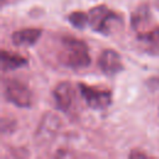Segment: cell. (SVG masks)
I'll list each match as a JSON object with an SVG mask.
<instances>
[{
	"label": "cell",
	"instance_id": "7c38bea8",
	"mask_svg": "<svg viewBox=\"0 0 159 159\" xmlns=\"http://www.w3.org/2000/svg\"><path fill=\"white\" fill-rule=\"evenodd\" d=\"M68 22L80 30H83L86 26H88V14L83 11H73L67 16Z\"/></svg>",
	"mask_w": 159,
	"mask_h": 159
},
{
	"label": "cell",
	"instance_id": "3957f363",
	"mask_svg": "<svg viewBox=\"0 0 159 159\" xmlns=\"http://www.w3.org/2000/svg\"><path fill=\"white\" fill-rule=\"evenodd\" d=\"M119 16L106 5H97L88 11V26L94 31L103 35L109 34L111 24L118 21Z\"/></svg>",
	"mask_w": 159,
	"mask_h": 159
},
{
	"label": "cell",
	"instance_id": "9c48e42d",
	"mask_svg": "<svg viewBox=\"0 0 159 159\" xmlns=\"http://www.w3.org/2000/svg\"><path fill=\"white\" fill-rule=\"evenodd\" d=\"M138 42L152 55H159V27L147 30L138 34Z\"/></svg>",
	"mask_w": 159,
	"mask_h": 159
},
{
	"label": "cell",
	"instance_id": "ba28073f",
	"mask_svg": "<svg viewBox=\"0 0 159 159\" xmlns=\"http://www.w3.org/2000/svg\"><path fill=\"white\" fill-rule=\"evenodd\" d=\"M42 35V30L37 27H26L16 30L11 35V41L15 46H32Z\"/></svg>",
	"mask_w": 159,
	"mask_h": 159
},
{
	"label": "cell",
	"instance_id": "52a82bcc",
	"mask_svg": "<svg viewBox=\"0 0 159 159\" xmlns=\"http://www.w3.org/2000/svg\"><path fill=\"white\" fill-rule=\"evenodd\" d=\"M58 127H60L58 118H57L55 114H52V113H47V114L42 118L40 125H39V128H37L36 139L40 140V143L48 142V140L56 134Z\"/></svg>",
	"mask_w": 159,
	"mask_h": 159
},
{
	"label": "cell",
	"instance_id": "6da1fadb",
	"mask_svg": "<svg viewBox=\"0 0 159 159\" xmlns=\"http://www.w3.org/2000/svg\"><path fill=\"white\" fill-rule=\"evenodd\" d=\"M62 50L58 56V61L68 68L82 70L89 66L91 56L88 52V46L84 41L78 40L72 36H63L61 39Z\"/></svg>",
	"mask_w": 159,
	"mask_h": 159
},
{
	"label": "cell",
	"instance_id": "4fadbf2b",
	"mask_svg": "<svg viewBox=\"0 0 159 159\" xmlns=\"http://www.w3.org/2000/svg\"><path fill=\"white\" fill-rule=\"evenodd\" d=\"M129 157L130 158H139V157L145 158V157H148V154L147 153H143V152H139V150H132L129 153Z\"/></svg>",
	"mask_w": 159,
	"mask_h": 159
},
{
	"label": "cell",
	"instance_id": "277c9868",
	"mask_svg": "<svg viewBox=\"0 0 159 159\" xmlns=\"http://www.w3.org/2000/svg\"><path fill=\"white\" fill-rule=\"evenodd\" d=\"M77 88L86 104L96 111H102L112 104V92L109 89H101L86 83H78Z\"/></svg>",
	"mask_w": 159,
	"mask_h": 159
},
{
	"label": "cell",
	"instance_id": "5b68a950",
	"mask_svg": "<svg viewBox=\"0 0 159 159\" xmlns=\"http://www.w3.org/2000/svg\"><path fill=\"white\" fill-rule=\"evenodd\" d=\"M52 96L57 109L65 113H70L75 103V89L72 84L67 81L57 83L52 91Z\"/></svg>",
	"mask_w": 159,
	"mask_h": 159
},
{
	"label": "cell",
	"instance_id": "8fae6325",
	"mask_svg": "<svg viewBox=\"0 0 159 159\" xmlns=\"http://www.w3.org/2000/svg\"><path fill=\"white\" fill-rule=\"evenodd\" d=\"M1 71L7 72V71H14L16 68H21L27 65V60L14 52H9L6 50H1Z\"/></svg>",
	"mask_w": 159,
	"mask_h": 159
},
{
	"label": "cell",
	"instance_id": "7a4b0ae2",
	"mask_svg": "<svg viewBox=\"0 0 159 159\" xmlns=\"http://www.w3.org/2000/svg\"><path fill=\"white\" fill-rule=\"evenodd\" d=\"M4 97L7 102L19 108H29L32 104V93L30 88L14 78L4 82Z\"/></svg>",
	"mask_w": 159,
	"mask_h": 159
},
{
	"label": "cell",
	"instance_id": "8992f818",
	"mask_svg": "<svg viewBox=\"0 0 159 159\" xmlns=\"http://www.w3.org/2000/svg\"><path fill=\"white\" fill-rule=\"evenodd\" d=\"M98 67L104 75L114 76L123 70L122 57L117 51L112 48H106L101 52L98 57Z\"/></svg>",
	"mask_w": 159,
	"mask_h": 159
},
{
	"label": "cell",
	"instance_id": "30bf717a",
	"mask_svg": "<svg viewBox=\"0 0 159 159\" xmlns=\"http://www.w3.org/2000/svg\"><path fill=\"white\" fill-rule=\"evenodd\" d=\"M150 19H152V12H150V9L148 5H140L138 6L132 16H130V26L134 31L137 32H144L145 30V26L150 22Z\"/></svg>",
	"mask_w": 159,
	"mask_h": 159
}]
</instances>
